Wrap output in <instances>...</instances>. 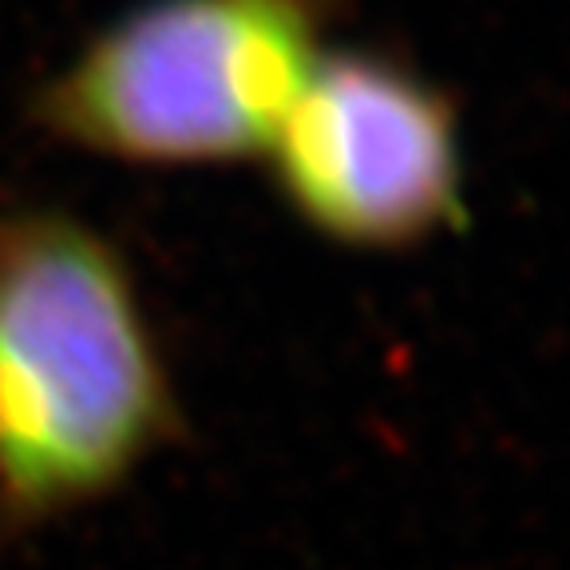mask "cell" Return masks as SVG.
Returning a JSON list of instances; mask_svg holds the SVG:
<instances>
[{"label":"cell","instance_id":"cell-3","mask_svg":"<svg viewBox=\"0 0 570 570\" xmlns=\"http://www.w3.org/2000/svg\"><path fill=\"white\" fill-rule=\"evenodd\" d=\"M266 159L285 206L337 246L409 249L463 223L452 104L381 56L321 52Z\"/></svg>","mask_w":570,"mask_h":570},{"label":"cell","instance_id":"cell-2","mask_svg":"<svg viewBox=\"0 0 570 570\" xmlns=\"http://www.w3.org/2000/svg\"><path fill=\"white\" fill-rule=\"evenodd\" d=\"M321 60L309 0H151L40 96L56 139L139 167L266 155Z\"/></svg>","mask_w":570,"mask_h":570},{"label":"cell","instance_id":"cell-1","mask_svg":"<svg viewBox=\"0 0 570 570\" xmlns=\"http://www.w3.org/2000/svg\"><path fill=\"white\" fill-rule=\"evenodd\" d=\"M178 424L119 249L68 214L0 223V515L116 491Z\"/></svg>","mask_w":570,"mask_h":570}]
</instances>
